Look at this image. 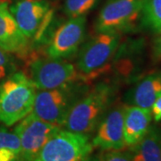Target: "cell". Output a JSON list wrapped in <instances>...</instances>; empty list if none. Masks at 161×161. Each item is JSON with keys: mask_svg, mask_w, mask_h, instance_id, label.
I'll use <instances>...</instances> for the list:
<instances>
[{"mask_svg": "<svg viewBox=\"0 0 161 161\" xmlns=\"http://www.w3.org/2000/svg\"><path fill=\"white\" fill-rule=\"evenodd\" d=\"M92 150L89 135L60 129L32 161H82Z\"/></svg>", "mask_w": 161, "mask_h": 161, "instance_id": "8", "label": "cell"}, {"mask_svg": "<svg viewBox=\"0 0 161 161\" xmlns=\"http://www.w3.org/2000/svg\"><path fill=\"white\" fill-rule=\"evenodd\" d=\"M86 16H79L54 24L43 45L45 56L62 60L76 56L86 36Z\"/></svg>", "mask_w": 161, "mask_h": 161, "instance_id": "6", "label": "cell"}, {"mask_svg": "<svg viewBox=\"0 0 161 161\" xmlns=\"http://www.w3.org/2000/svg\"><path fill=\"white\" fill-rule=\"evenodd\" d=\"M16 71V64L13 55L0 47V81Z\"/></svg>", "mask_w": 161, "mask_h": 161, "instance_id": "19", "label": "cell"}, {"mask_svg": "<svg viewBox=\"0 0 161 161\" xmlns=\"http://www.w3.org/2000/svg\"><path fill=\"white\" fill-rule=\"evenodd\" d=\"M151 114L155 122L161 121V95L155 100L151 107Z\"/></svg>", "mask_w": 161, "mask_h": 161, "instance_id": "21", "label": "cell"}, {"mask_svg": "<svg viewBox=\"0 0 161 161\" xmlns=\"http://www.w3.org/2000/svg\"><path fill=\"white\" fill-rule=\"evenodd\" d=\"M9 10L32 48L43 46L51 31L55 9L47 0H18Z\"/></svg>", "mask_w": 161, "mask_h": 161, "instance_id": "5", "label": "cell"}, {"mask_svg": "<svg viewBox=\"0 0 161 161\" xmlns=\"http://www.w3.org/2000/svg\"><path fill=\"white\" fill-rule=\"evenodd\" d=\"M142 0H107L95 22L96 33L130 31L140 21Z\"/></svg>", "mask_w": 161, "mask_h": 161, "instance_id": "9", "label": "cell"}, {"mask_svg": "<svg viewBox=\"0 0 161 161\" xmlns=\"http://www.w3.org/2000/svg\"><path fill=\"white\" fill-rule=\"evenodd\" d=\"M120 43L121 34L117 32L96 33L83 42L77 53L75 64L81 79L89 82L109 71Z\"/></svg>", "mask_w": 161, "mask_h": 161, "instance_id": "3", "label": "cell"}, {"mask_svg": "<svg viewBox=\"0 0 161 161\" xmlns=\"http://www.w3.org/2000/svg\"><path fill=\"white\" fill-rule=\"evenodd\" d=\"M82 161H100V156H92L90 155L84 158Z\"/></svg>", "mask_w": 161, "mask_h": 161, "instance_id": "23", "label": "cell"}, {"mask_svg": "<svg viewBox=\"0 0 161 161\" xmlns=\"http://www.w3.org/2000/svg\"><path fill=\"white\" fill-rule=\"evenodd\" d=\"M89 82L77 80L51 90H37L32 112L40 119L62 127L77 101L90 89Z\"/></svg>", "mask_w": 161, "mask_h": 161, "instance_id": "4", "label": "cell"}, {"mask_svg": "<svg viewBox=\"0 0 161 161\" xmlns=\"http://www.w3.org/2000/svg\"><path fill=\"white\" fill-rule=\"evenodd\" d=\"M128 151L132 161H161V127L151 125L143 138Z\"/></svg>", "mask_w": 161, "mask_h": 161, "instance_id": "15", "label": "cell"}, {"mask_svg": "<svg viewBox=\"0 0 161 161\" xmlns=\"http://www.w3.org/2000/svg\"><path fill=\"white\" fill-rule=\"evenodd\" d=\"M125 105L111 106L105 113L92 139L93 148L104 151L123 150L126 145L124 135Z\"/></svg>", "mask_w": 161, "mask_h": 161, "instance_id": "11", "label": "cell"}, {"mask_svg": "<svg viewBox=\"0 0 161 161\" xmlns=\"http://www.w3.org/2000/svg\"><path fill=\"white\" fill-rule=\"evenodd\" d=\"M100 161H132L129 151L108 150L100 156Z\"/></svg>", "mask_w": 161, "mask_h": 161, "instance_id": "20", "label": "cell"}, {"mask_svg": "<svg viewBox=\"0 0 161 161\" xmlns=\"http://www.w3.org/2000/svg\"><path fill=\"white\" fill-rule=\"evenodd\" d=\"M152 56L155 60L161 59V33L158 34L153 42L152 46Z\"/></svg>", "mask_w": 161, "mask_h": 161, "instance_id": "22", "label": "cell"}, {"mask_svg": "<svg viewBox=\"0 0 161 161\" xmlns=\"http://www.w3.org/2000/svg\"><path fill=\"white\" fill-rule=\"evenodd\" d=\"M161 95V71L151 73L138 80L125 95V104L151 110Z\"/></svg>", "mask_w": 161, "mask_h": 161, "instance_id": "13", "label": "cell"}, {"mask_svg": "<svg viewBox=\"0 0 161 161\" xmlns=\"http://www.w3.org/2000/svg\"><path fill=\"white\" fill-rule=\"evenodd\" d=\"M0 161H22L21 143L15 132L0 127Z\"/></svg>", "mask_w": 161, "mask_h": 161, "instance_id": "17", "label": "cell"}, {"mask_svg": "<svg viewBox=\"0 0 161 161\" xmlns=\"http://www.w3.org/2000/svg\"><path fill=\"white\" fill-rule=\"evenodd\" d=\"M0 47L21 58H29L32 49L9 10L7 0H0Z\"/></svg>", "mask_w": 161, "mask_h": 161, "instance_id": "12", "label": "cell"}, {"mask_svg": "<svg viewBox=\"0 0 161 161\" xmlns=\"http://www.w3.org/2000/svg\"><path fill=\"white\" fill-rule=\"evenodd\" d=\"M151 110L125 104L124 135L125 145L132 147L143 138L151 126Z\"/></svg>", "mask_w": 161, "mask_h": 161, "instance_id": "14", "label": "cell"}, {"mask_svg": "<svg viewBox=\"0 0 161 161\" xmlns=\"http://www.w3.org/2000/svg\"><path fill=\"white\" fill-rule=\"evenodd\" d=\"M140 23L154 34L161 33V0H142Z\"/></svg>", "mask_w": 161, "mask_h": 161, "instance_id": "16", "label": "cell"}, {"mask_svg": "<svg viewBox=\"0 0 161 161\" xmlns=\"http://www.w3.org/2000/svg\"><path fill=\"white\" fill-rule=\"evenodd\" d=\"M37 89L29 76L15 71L0 81V123L17 124L32 112Z\"/></svg>", "mask_w": 161, "mask_h": 161, "instance_id": "2", "label": "cell"}, {"mask_svg": "<svg viewBox=\"0 0 161 161\" xmlns=\"http://www.w3.org/2000/svg\"><path fill=\"white\" fill-rule=\"evenodd\" d=\"M115 94L116 86L113 82L99 81L90 87L67 115L64 125L65 130L90 136L112 106Z\"/></svg>", "mask_w": 161, "mask_h": 161, "instance_id": "1", "label": "cell"}, {"mask_svg": "<svg viewBox=\"0 0 161 161\" xmlns=\"http://www.w3.org/2000/svg\"><path fill=\"white\" fill-rule=\"evenodd\" d=\"M28 70V76L37 90H51L83 80L74 64L47 56L31 57Z\"/></svg>", "mask_w": 161, "mask_h": 161, "instance_id": "7", "label": "cell"}, {"mask_svg": "<svg viewBox=\"0 0 161 161\" xmlns=\"http://www.w3.org/2000/svg\"><path fill=\"white\" fill-rule=\"evenodd\" d=\"M61 129L40 119L31 112L17 123L14 132L17 134L21 143L22 161H32L43 146Z\"/></svg>", "mask_w": 161, "mask_h": 161, "instance_id": "10", "label": "cell"}, {"mask_svg": "<svg viewBox=\"0 0 161 161\" xmlns=\"http://www.w3.org/2000/svg\"><path fill=\"white\" fill-rule=\"evenodd\" d=\"M98 2L99 0H64V12L68 18L86 16Z\"/></svg>", "mask_w": 161, "mask_h": 161, "instance_id": "18", "label": "cell"}]
</instances>
